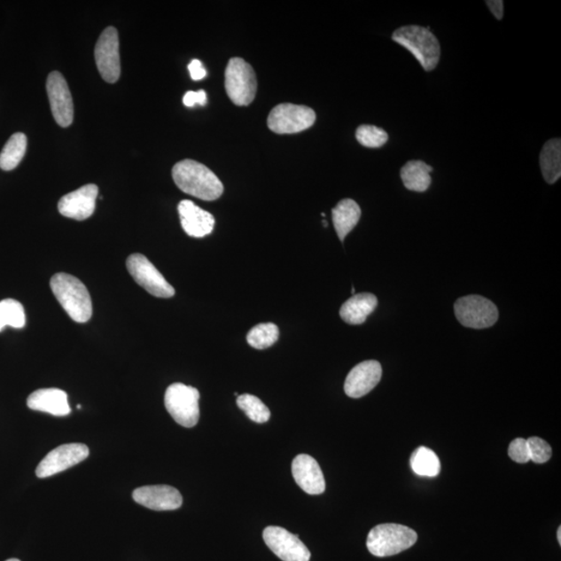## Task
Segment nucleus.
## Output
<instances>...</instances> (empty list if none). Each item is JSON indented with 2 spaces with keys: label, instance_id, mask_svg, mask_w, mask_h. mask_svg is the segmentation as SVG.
Segmentation results:
<instances>
[{
  "label": "nucleus",
  "instance_id": "10",
  "mask_svg": "<svg viewBox=\"0 0 561 561\" xmlns=\"http://www.w3.org/2000/svg\"><path fill=\"white\" fill-rule=\"evenodd\" d=\"M90 455L87 445L71 443L58 446L38 464L35 474L39 479L51 478L86 460Z\"/></svg>",
  "mask_w": 561,
  "mask_h": 561
},
{
  "label": "nucleus",
  "instance_id": "13",
  "mask_svg": "<svg viewBox=\"0 0 561 561\" xmlns=\"http://www.w3.org/2000/svg\"><path fill=\"white\" fill-rule=\"evenodd\" d=\"M46 88L54 120L60 128H69L74 122V106L67 82L59 72L52 71L48 75Z\"/></svg>",
  "mask_w": 561,
  "mask_h": 561
},
{
  "label": "nucleus",
  "instance_id": "25",
  "mask_svg": "<svg viewBox=\"0 0 561 561\" xmlns=\"http://www.w3.org/2000/svg\"><path fill=\"white\" fill-rule=\"evenodd\" d=\"M411 467L416 474L426 476V478H434L441 471V463L436 452L425 446H421L413 452Z\"/></svg>",
  "mask_w": 561,
  "mask_h": 561
},
{
  "label": "nucleus",
  "instance_id": "9",
  "mask_svg": "<svg viewBox=\"0 0 561 561\" xmlns=\"http://www.w3.org/2000/svg\"><path fill=\"white\" fill-rule=\"evenodd\" d=\"M129 274L138 285L142 286L153 297L170 299L175 295V289L168 284L159 269L142 254H132L126 261Z\"/></svg>",
  "mask_w": 561,
  "mask_h": 561
},
{
  "label": "nucleus",
  "instance_id": "19",
  "mask_svg": "<svg viewBox=\"0 0 561 561\" xmlns=\"http://www.w3.org/2000/svg\"><path fill=\"white\" fill-rule=\"evenodd\" d=\"M27 407L34 411L48 413L58 417L71 413L67 393L57 388L35 391L27 398Z\"/></svg>",
  "mask_w": 561,
  "mask_h": 561
},
{
  "label": "nucleus",
  "instance_id": "28",
  "mask_svg": "<svg viewBox=\"0 0 561 561\" xmlns=\"http://www.w3.org/2000/svg\"><path fill=\"white\" fill-rule=\"evenodd\" d=\"M238 406L256 424H265L270 418L269 409L257 396L243 394L238 397Z\"/></svg>",
  "mask_w": 561,
  "mask_h": 561
},
{
  "label": "nucleus",
  "instance_id": "3",
  "mask_svg": "<svg viewBox=\"0 0 561 561\" xmlns=\"http://www.w3.org/2000/svg\"><path fill=\"white\" fill-rule=\"evenodd\" d=\"M392 40L411 52L425 71L436 69L441 57V46L430 27H402L395 30Z\"/></svg>",
  "mask_w": 561,
  "mask_h": 561
},
{
  "label": "nucleus",
  "instance_id": "8",
  "mask_svg": "<svg viewBox=\"0 0 561 561\" xmlns=\"http://www.w3.org/2000/svg\"><path fill=\"white\" fill-rule=\"evenodd\" d=\"M316 113L305 105L282 104L270 112L269 129L277 135H292L310 129L316 123Z\"/></svg>",
  "mask_w": 561,
  "mask_h": 561
},
{
  "label": "nucleus",
  "instance_id": "35",
  "mask_svg": "<svg viewBox=\"0 0 561 561\" xmlns=\"http://www.w3.org/2000/svg\"><path fill=\"white\" fill-rule=\"evenodd\" d=\"M557 540H558V544L561 545V527H558L557 530Z\"/></svg>",
  "mask_w": 561,
  "mask_h": 561
},
{
  "label": "nucleus",
  "instance_id": "26",
  "mask_svg": "<svg viewBox=\"0 0 561 561\" xmlns=\"http://www.w3.org/2000/svg\"><path fill=\"white\" fill-rule=\"evenodd\" d=\"M26 323V312L19 301L13 299L0 301V331L8 325L15 329H22Z\"/></svg>",
  "mask_w": 561,
  "mask_h": 561
},
{
  "label": "nucleus",
  "instance_id": "22",
  "mask_svg": "<svg viewBox=\"0 0 561 561\" xmlns=\"http://www.w3.org/2000/svg\"><path fill=\"white\" fill-rule=\"evenodd\" d=\"M432 167L421 160L408 161L401 168V177L407 190L424 192L431 186Z\"/></svg>",
  "mask_w": 561,
  "mask_h": 561
},
{
  "label": "nucleus",
  "instance_id": "5",
  "mask_svg": "<svg viewBox=\"0 0 561 561\" xmlns=\"http://www.w3.org/2000/svg\"><path fill=\"white\" fill-rule=\"evenodd\" d=\"M225 87L228 97L235 105H251L257 93V78L254 69L243 58H231L229 60L225 72Z\"/></svg>",
  "mask_w": 561,
  "mask_h": 561
},
{
  "label": "nucleus",
  "instance_id": "24",
  "mask_svg": "<svg viewBox=\"0 0 561 561\" xmlns=\"http://www.w3.org/2000/svg\"><path fill=\"white\" fill-rule=\"evenodd\" d=\"M27 137L21 132L12 136L0 153V168L4 171L14 170L26 155Z\"/></svg>",
  "mask_w": 561,
  "mask_h": 561
},
{
  "label": "nucleus",
  "instance_id": "12",
  "mask_svg": "<svg viewBox=\"0 0 561 561\" xmlns=\"http://www.w3.org/2000/svg\"><path fill=\"white\" fill-rule=\"evenodd\" d=\"M265 544L283 561H309L311 553L308 550L299 535L287 532L277 526L264 529Z\"/></svg>",
  "mask_w": 561,
  "mask_h": 561
},
{
  "label": "nucleus",
  "instance_id": "7",
  "mask_svg": "<svg viewBox=\"0 0 561 561\" xmlns=\"http://www.w3.org/2000/svg\"><path fill=\"white\" fill-rule=\"evenodd\" d=\"M455 313L464 327L475 330L492 327L498 321L496 305L480 295H467L456 301Z\"/></svg>",
  "mask_w": 561,
  "mask_h": 561
},
{
  "label": "nucleus",
  "instance_id": "2",
  "mask_svg": "<svg viewBox=\"0 0 561 561\" xmlns=\"http://www.w3.org/2000/svg\"><path fill=\"white\" fill-rule=\"evenodd\" d=\"M51 287L54 297L75 323L90 321L93 316L92 299L81 280L69 274L58 273L51 277Z\"/></svg>",
  "mask_w": 561,
  "mask_h": 561
},
{
  "label": "nucleus",
  "instance_id": "33",
  "mask_svg": "<svg viewBox=\"0 0 561 561\" xmlns=\"http://www.w3.org/2000/svg\"><path fill=\"white\" fill-rule=\"evenodd\" d=\"M189 70L192 81H201L206 77L207 72L204 69L202 63L199 59L191 60Z\"/></svg>",
  "mask_w": 561,
  "mask_h": 561
},
{
  "label": "nucleus",
  "instance_id": "6",
  "mask_svg": "<svg viewBox=\"0 0 561 561\" xmlns=\"http://www.w3.org/2000/svg\"><path fill=\"white\" fill-rule=\"evenodd\" d=\"M199 400H200V392L196 388L175 383L166 391L165 406L168 414L178 425L191 428L197 425L200 419Z\"/></svg>",
  "mask_w": 561,
  "mask_h": 561
},
{
  "label": "nucleus",
  "instance_id": "17",
  "mask_svg": "<svg viewBox=\"0 0 561 561\" xmlns=\"http://www.w3.org/2000/svg\"><path fill=\"white\" fill-rule=\"evenodd\" d=\"M292 475L297 485L309 495H321L325 491V480L316 458L308 455L295 456Z\"/></svg>",
  "mask_w": 561,
  "mask_h": 561
},
{
  "label": "nucleus",
  "instance_id": "27",
  "mask_svg": "<svg viewBox=\"0 0 561 561\" xmlns=\"http://www.w3.org/2000/svg\"><path fill=\"white\" fill-rule=\"evenodd\" d=\"M279 336V328L275 323H261L249 331L246 341L252 347L265 349L273 347Z\"/></svg>",
  "mask_w": 561,
  "mask_h": 561
},
{
  "label": "nucleus",
  "instance_id": "15",
  "mask_svg": "<svg viewBox=\"0 0 561 561\" xmlns=\"http://www.w3.org/2000/svg\"><path fill=\"white\" fill-rule=\"evenodd\" d=\"M132 497L144 508L158 511L178 510L183 503L177 488L165 485L138 487Z\"/></svg>",
  "mask_w": 561,
  "mask_h": 561
},
{
  "label": "nucleus",
  "instance_id": "34",
  "mask_svg": "<svg viewBox=\"0 0 561 561\" xmlns=\"http://www.w3.org/2000/svg\"><path fill=\"white\" fill-rule=\"evenodd\" d=\"M488 9L492 12L496 19L502 20L503 18V0H487L486 2Z\"/></svg>",
  "mask_w": 561,
  "mask_h": 561
},
{
  "label": "nucleus",
  "instance_id": "20",
  "mask_svg": "<svg viewBox=\"0 0 561 561\" xmlns=\"http://www.w3.org/2000/svg\"><path fill=\"white\" fill-rule=\"evenodd\" d=\"M378 299L372 293L354 294L342 305L340 316L348 324H362L376 310Z\"/></svg>",
  "mask_w": 561,
  "mask_h": 561
},
{
  "label": "nucleus",
  "instance_id": "14",
  "mask_svg": "<svg viewBox=\"0 0 561 561\" xmlns=\"http://www.w3.org/2000/svg\"><path fill=\"white\" fill-rule=\"evenodd\" d=\"M98 197V186L87 184L60 199L59 214L76 221H84L92 216Z\"/></svg>",
  "mask_w": 561,
  "mask_h": 561
},
{
  "label": "nucleus",
  "instance_id": "36",
  "mask_svg": "<svg viewBox=\"0 0 561 561\" xmlns=\"http://www.w3.org/2000/svg\"><path fill=\"white\" fill-rule=\"evenodd\" d=\"M7 561H20V560L19 559H16V558H11V559H8Z\"/></svg>",
  "mask_w": 561,
  "mask_h": 561
},
{
  "label": "nucleus",
  "instance_id": "4",
  "mask_svg": "<svg viewBox=\"0 0 561 561\" xmlns=\"http://www.w3.org/2000/svg\"><path fill=\"white\" fill-rule=\"evenodd\" d=\"M418 535L413 529L401 524H381L367 536V549L374 557H388L413 547Z\"/></svg>",
  "mask_w": 561,
  "mask_h": 561
},
{
  "label": "nucleus",
  "instance_id": "16",
  "mask_svg": "<svg viewBox=\"0 0 561 561\" xmlns=\"http://www.w3.org/2000/svg\"><path fill=\"white\" fill-rule=\"evenodd\" d=\"M383 370L378 361H364L355 366L345 383L346 394L352 398H361L370 393L381 381Z\"/></svg>",
  "mask_w": 561,
  "mask_h": 561
},
{
  "label": "nucleus",
  "instance_id": "30",
  "mask_svg": "<svg viewBox=\"0 0 561 561\" xmlns=\"http://www.w3.org/2000/svg\"><path fill=\"white\" fill-rule=\"evenodd\" d=\"M530 461L535 464H545L550 460L552 456L551 446L545 440L538 437L529 438L527 440Z\"/></svg>",
  "mask_w": 561,
  "mask_h": 561
},
{
  "label": "nucleus",
  "instance_id": "11",
  "mask_svg": "<svg viewBox=\"0 0 561 561\" xmlns=\"http://www.w3.org/2000/svg\"><path fill=\"white\" fill-rule=\"evenodd\" d=\"M95 59L102 78L106 82H117L121 75L119 35L114 27L102 32L95 47Z\"/></svg>",
  "mask_w": 561,
  "mask_h": 561
},
{
  "label": "nucleus",
  "instance_id": "1",
  "mask_svg": "<svg viewBox=\"0 0 561 561\" xmlns=\"http://www.w3.org/2000/svg\"><path fill=\"white\" fill-rule=\"evenodd\" d=\"M172 176L175 183L185 194L204 201L217 200L224 192L219 177L200 162L185 160L174 166Z\"/></svg>",
  "mask_w": 561,
  "mask_h": 561
},
{
  "label": "nucleus",
  "instance_id": "31",
  "mask_svg": "<svg viewBox=\"0 0 561 561\" xmlns=\"http://www.w3.org/2000/svg\"><path fill=\"white\" fill-rule=\"evenodd\" d=\"M509 456L512 461L526 464L530 461L527 440L518 438L510 444Z\"/></svg>",
  "mask_w": 561,
  "mask_h": 561
},
{
  "label": "nucleus",
  "instance_id": "32",
  "mask_svg": "<svg viewBox=\"0 0 561 561\" xmlns=\"http://www.w3.org/2000/svg\"><path fill=\"white\" fill-rule=\"evenodd\" d=\"M183 104L187 107H192L196 105L204 106L207 104V94L204 90H198V92L190 90L184 95Z\"/></svg>",
  "mask_w": 561,
  "mask_h": 561
},
{
  "label": "nucleus",
  "instance_id": "18",
  "mask_svg": "<svg viewBox=\"0 0 561 561\" xmlns=\"http://www.w3.org/2000/svg\"><path fill=\"white\" fill-rule=\"evenodd\" d=\"M181 226L191 238H202L214 231V216L190 200L181 201L178 205Z\"/></svg>",
  "mask_w": 561,
  "mask_h": 561
},
{
  "label": "nucleus",
  "instance_id": "21",
  "mask_svg": "<svg viewBox=\"0 0 561 561\" xmlns=\"http://www.w3.org/2000/svg\"><path fill=\"white\" fill-rule=\"evenodd\" d=\"M333 224L338 238L341 241L345 240L353 229L358 225L361 217V208L357 202L352 199H345L336 205L331 210Z\"/></svg>",
  "mask_w": 561,
  "mask_h": 561
},
{
  "label": "nucleus",
  "instance_id": "29",
  "mask_svg": "<svg viewBox=\"0 0 561 561\" xmlns=\"http://www.w3.org/2000/svg\"><path fill=\"white\" fill-rule=\"evenodd\" d=\"M357 141L366 148H381L388 142V134L373 125H361L355 131Z\"/></svg>",
  "mask_w": 561,
  "mask_h": 561
},
{
  "label": "nucleus",
  "instance_id": "23",
  "mask_svg": "<svg viewBox=\"0 0 561 561\" xmlns=\"http://www.w3.org/2000/svg\"><path fill=\"white\" fill-rule=\"evenodd\" d=\"M540 167L546 183L553 184L561 176V140L552 138L542 147L540 154Z\"/></svg>",
  "mask_w": 561,
  "mask_h": 561
}]
</instances>
